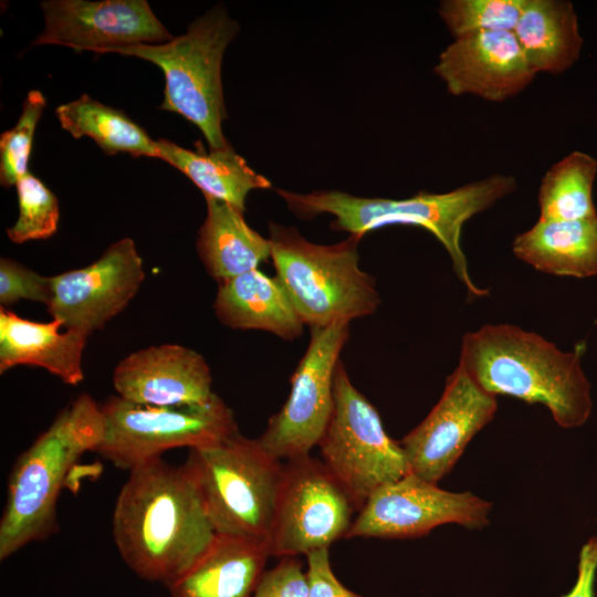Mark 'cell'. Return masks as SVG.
Instances as JSON below:
<instances>
[{"mask_svg":"<svg viewBox=\"0 0 597 597\" xmlns=\"http://www.w3.org/2000/svg\"><path fill=\"white\" fill-rule=\"evenodd\" d=\"M128 472L112 517L115 544L136 575L168 585L208 548L214 528L184 464L160 457Z\"/></svg>","mask_w":597,"mask_h":597,"instance_id":"6da1fadb","label":"cell"},{"mask_svg":"<svg viewBox=\"0 0 597 597\" xmlns=\"http://www.w3.org/2000/svg\"><path fill=\"white\" fill-rule=\"evenodd\" d=\"M459 366L485 391L542 404L563 428L584 425L593 401L578 352L534 332L488 324L462 338Z\"/></svg>","mask_w":597,"mask_h":597,"instance_id":"7a4b0ae2","label":"cell"},{"mask_svg":"<svg viewBox=\"0 0 597 597\" xmlns=\"http://www.w3.org/2000/svg\"><path fill=\"white\" fill-rule=\"evenodd\" d=\"M516 189L513 176L494 174L443 193L419 191L406 199L363 198L337 190L296 193L279 189L287 208L301 219L322 213L335 217L332 228L362 238L387 226H413L431 232L444 247L458 279L470 295L482 297L486 290L476 286L461 248L463 224Z\"/></svg>","mask_w":597,"mask_h":597,"instance_id":"3957f363","label":"cell"},{"mask_svg":"<svg viewBox=\"0 0 597 597\" xmlns=\"http://www.w3.org/2000/svg\"><path fill=\"white\" fill-rule=\"evenodd\" d=\"M105 430L101 406L82 394L19 455L0 520L1 561L57 531L56 505L67 474L85 452H95Z\"/></svg>","mask_w":597,"mask_h":597,"instance_id":"277c9868","label":"cell"},{"mask_svg":"<svg viewBox=\"0 0 597 597\" xmlns=\"http://www.w3.org/2000/svg\"><path fill=\"white\" fill-rule=\"evenodd\" d=\"M271 259L304 325L321 328L371 315L380 304L375 280L359 268L349 235L336 244L306 240L293 227L270 223Z\"/></svg>","mask_w":597,"mask_h":597,"instance_id":"5b68a950","label":"cell"},{"mask_svg":"<svg viewBox=\"0 0 597 597\" xmlns=\"http://www.w3.org/2000/svg\"><path fill=\"white\" fill-rule=\"evenodd\" d=\"M184 465L217 534L269 545L284 461L238 431L214 446L190 449Z\"/></svg>","mask_w":597,"mask_h":597,"instance_id":"8992f818","label":"cell"},{"mask_svg":"<svg viewBox=\"0 0 597 597\" xmlns=\"http://www.w3.org/2000/svg\"><path fill=\"white\" fill-rule=\"evenodd\" d=\"M238 24L223 7H216L188 25L186 33L163 44H135L109 53L136 56L161 69L164 100L159 108L195 124L210 149L228 145L222 122L227 118L221 62Z\"/></svg>","mask_w":597,"mask_h":597,"instance_id":"52a82bcc","label":"cell"},{"mask_svg":"<svg viewBox=\"0 0 597 597\" xmlns=\"http://www.w3.org/2000/svg\"><path fill=\"white\" fill-rule=\"evenodd\" d=\"M317 446L357 511L375 491L411 472L400 442L388 436L377 409L353 385L341 360L333 412Z\"/></svg>","mask_w":597,"mask_h":597,"instance_id":"ba28073f","label":"cell"},{"mask_svg":"<svg viewBox=\"0 0 597 597\" xmlns=\"http://www.w3.org/2000/svg\"><path fill=\"white\" fill-rule=\"evenodd\" d=\"M101 408L106 430L95 452L127 471L168 450L214 446L239 431L232 410L217 394L205 404L168 407L113 396Z\"/></svg>","mask_w":597,"mask_h":597,"instance_id":"9c48e42d","label":"cell"},{"mask_svg":"<svg viewBox=\"0 0 597 597\" xmlns=\"http://www.w3.org/2000/svg\"><path fill=\"white\" fill-rule=\"evenodd\" d=\"M357 511L322 460L311 454L284 461L269 538L270 555L296 557L345 538Z\"/></svg>","mask_w":597,"mask_h":597,"instance_id":"30bf717a","label":"cell"},{"mask_svg":"<svg viewBox=\"0 0 597 597\" xmlns=\"http://www.w3.org/2000/svg\"><path fill=\"white\" fill-rule=\"evenodd\" d=\"M348 337L349 323L311 329L307 349L291 378L289 397L258 438L276 459L311 454L318 444L333 412L335 370Z\"/></svg>","mask_w":597,"mask_h":597,"instance_id":"8fae6325","label":"cell"},{"mask_svg":"<svg viewBox=\"0 0 597 597\" xmlns=\"http://www.w3.org/2000/svg\"><path fill=\"white\" fill-rule=\"evenodd\" d=\"M491 509L471 492L446 491L410 472L368 498L345 538H416L451 523L479 530L489 523Z\"/></svg>","mask_w":597,"mask_h":597,"instance_id":"7c38bea8","label":"cell"},{"mask_svg":"<svg viewBox=\"0 0 597 597\" xmlns=\"http://www.w3.org/2000/svg\"><path fill=\"white\" fill-rule=\"evenodd\" d=\"M48 312L66 331L90 336L119 314L145 280L143 259L130 238L111 244L93 263L51 276Z\"/></svg>","mask_w":597,"mask_h":597,"instance_id":"4fadbf2b","label":"cell"},{"mask_svg":"<svg viewBox=\"0 0 597 597\" xmlns=\"http://www.w3.org/2000/svg\"><path fill=\"white\" fill-rule=\"evenodd\" d=\"M496 409V396L481 388L458 365L428 416L399 441L410 471L438 484L471 439L493 419Z\"/></svg>","mask_w":597,"mask_h":597,"instance_id":"5bb4252c","label":"cell"},{"mask_svg":"<svg viewBox=\"0 0 597 597\" xmlns=\"http://www.w3.org/2000/svg\"><path fill=\"white\" fill-rule=\"evenodd\" d=\"M45 27L32 44H55L76 52L109 53L135 44H163L174 39L146 0H46Z\"/></svg>","mask_w":597,"mask_h":597,"instance_id":"9a60e30c","label":"cell"},{"mask_svg":"<svg viewBox=\"0 0 597 597\" xmlns=\"http://www.w3.org/2000/svg\"><path fill=\"white\" fill-rule=\"evenodd\" d=\"M434 72L451 94H473L490 102L515 96L536 76L511 31L455 38L440 54Z\"/></svg>","mask_w":597,"mask_h":597,"instance_id":"2e32d148","label":"cell"},{"mask_svg":"<svg viewBox=\"0 0 597 597\" xmlns=\"http://www.w3.org/2000/svg\"><path fill=\"white\" fill-rule=\"evenodd\" d=\"M113 385L118 397L144 406L199 405L214 396L206 359L178 344L129 354L115 367Z\"/></svg>","mask_w":597,"mask_h":597,"instance_id":"e0dca14e","label":"cell"},{"mask_svg":"<svg viewBox=\"0 0 597 597\" xmlns=\"http://www.w3.org/2000/svg\"><path fill=\"white\" fill-rule=\"evenodd\" d=\"M270 556L265 542L216 533L196 562L166 586L171 597H252Z\"/></svg>","mask_w":597,"mask_h":597,"instance_id":"ac0fdd59","label":"cell"},{"mask_svg":"<svg viewBox=\"0 0 597 597\" xmlns=\"http://www.w3.org/2000/svg\"><path fill=\"white\" fill-rule=\"evenodd\" d=\"M59 321L34 322L0 307V373L19 365L44 368L64 384L84 379L83 352L87 335L66 331Z\"/></svg>","mask_w":597,"mask_h":597,"instance_id":"d6986e66","label":"cell"},{"mask_svg":"<svg viewBox=\"0 0 597 597\" xmlns=\"http://www.w3.org/2000/svg\"><path fill=\"white\" fill-rule=\"evenodd\" d=\"M213 308L232 328L265 331L285 341L303 333L304 324L280 281L259 269L219 283Z\"/></svg>","mask_w":597,"mask_h":597,"instance_id":"ffe728a7","label":"cell"},{"mask_svg":"<svg viewBox=\"0 0 597 597\" xmlns=\"http://www.w3.org/2000/svg\"><path fill=\"white\" fill-rule=\"evenodd\" d=\"M512 251L520 260L547 274L597 275V216L580 220H538L514 238Z\"/></svg>","mask_w":597,"mask_h":597,"instance_id":"44dd1931","label":"cell"},{"mask_svg":"<svg viewBox=\"0 0 597 597\" xmlns=\"http://www.w3.org/2000/svg\"><path fill=\"white\" fill-rule=\"evenodd\" d=\"M513 33L536 74L568 70L584 44L574 6L567 0H523Z\"/></svg>","mask_w":597,"mask_h":597,"instance_id":"7402d4cb","label":"cell"},{"mask_svg":"<svg viewBox=\"0 0 597 597\" xmlns=\"http://www.w3.org/2000/svg\"><path fill=\"white\" fill-rule=\"evenodd\" d=\"M205 198L207 216L198 232L197 250L207 272L218 283L255 270L271 258L269 238L253 230L242 211Z\"/></svg>","mask_w":597,"mask_h":597,"instance_id":"603a6c76","label":"cell"},{"mask_svg":"<svg viewBox=\"0 0 597 597\" xmlns=\"http://www.w3.org/2000/svg\"><path fill=\"white\" fill-rule=\"evenodd\" d=\"M159 159L185 174L205 195L245 210V200L252 190L268 189L271 181L249 167L247 161L228 144L207 151L200 142L196 149L157 139Z\"/></svg>","mask_w":597,"mask_h":597,"instance_id":"cb8c5ba5","label":"cell"},{"mask_svg":"<svg viewBox=\"0 0 597 597\" xmlns=\"http://www.w3.org/2000/svg\"><path fill=\"white\" fill-rule=\"evenodd\" d=\"M63 129L74 138H92L106 155L128 153L159 158L157 140L123 111L102 104L87 94L55 109Z\"/></svg>","mask_w":597,"mask_h":597,"instance_id":"d4e9b609","label":"cell"},{"mask_svg":"<svg viewBox=\"0 0 597 597\" xmlns=\"http://www.w3.org/2000/svg\"><path fill=\"white\" fill-rule=\"evenodd\" d=\"M597 160L583 151H573L544 175L537 202L538 220H580L597 216L593 187Z\"/></svg>","mask_w":597,"mask_h":597,"instance_id":"484cf974","label":"cell"},{"mask_svg":"<svg viewBox=\"0 0 597 597\" xmlns=\"http://www.w3.org/2000/svg\"><path fill=\"white\" fill-rule=\"evenodd\" d=\"M19 217L7 229L9 239L17 244L30 240L48 239L57 230L59 200L55 195L30 171L15 185Z\"/></svg>","mask_w":597,"mask_h":597,"instance_id":"4316f807","label":"cell"},{"mask_svg":"<svg viewBox=\"0 0 597 597\" xmlns=\"http://www.w3.org/2000/svg\"><path fill=\"white\" fill-rule=\"evenodd\" d=\"M523 0H444L439 13L454 38L481 31L513 32Z\"/></svg>","mask_w":597,"mask_h":597,"instance_id":"83f0119b","label":"cell"},{"mask_svg":"<svg viewBox=\"0 0 597 597\" xmlns=\"http://www.w3.org/2000/svg\"><path fill=\"white\" fill-rule=\"evenodd\" d=\"M46 101L40 91H30L17 124L0 136V184L15 186L29 172L28 165L36 125Z\"/></svg>","mask_w":597,"mask_h":597,"instance_id":"f1b7e54d","label":"cell"},{"mask_svg":"<svg viewBox=\"0 0 597 597\" xmlns=\"http://www.w3.org/2000/svg\"><path fill=\"white\" fill-rule=\"evenodd\" d=\"M19 300L41 302L48 306L52 300V279L43 276L12 259L1 258V306L11 305Z\"/></svg>","mask_w":597,"mask_h":597,"instance_id":"f546056e","label":"cell"},{"mask_svg":"<svg viewBox=\"0 0 597 597\" xmlns=\"http://www.w3.org/2000/svg\"><path fill=\"white\" fill-rule=\"evenodd\" d=\"M252 597H310L306 573L297 557H282L265 570Z\"/></svg>","mask_w":597,"mask_h":597,"instance_id":"4dcf8cb0","label":"cell"},{"mask_svg":"<svg viewBox=\"0 0 597 597\" xmlns=\"http://www.w3.org/2000/svg\"><path fill=\"white\" fill-rule=\"evenodd\" d=\"M306 564L310 597H362L337 579L331 566L328 548L306 555Z\"/></svg>","mask_w":597,"mask_h":597,"instance_id":"1f68e13d","label":"cell"},{"mask_svg":"<svg viewBox=\"0 0 597 597\" xmlns=\"http://www.w3.org/2000/svg\"><path fill=\"white\" fill-rule=\"evenodd\" d=\"M597 570V536L589 538L580 548L577 579L573 588L562 597H595L594 585Z\"/></svg>","mask_w":597,"mask_h":597,"instance_id":"d6a6232c","label":"cell"}]
</instances>
